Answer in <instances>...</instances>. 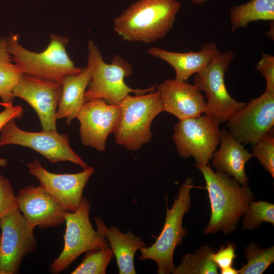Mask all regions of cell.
I'll use <instances>...</instances> for the list:
<instances>
[{
  "instance_id": "1",
  "label": "cell",
  "mask_w": 274,
  "mask_h": 274,
  "mask_svg": "<svg viewBox=\"0 0 274 274\" xmlns=\"http://www.w3.org/2000/svg\"><path fill=\"white\" fill-rule=\"evenodd\" d=\"M206 183L211 206V217L203 230L205 234L221 231L227 235L234 231L254 195L249 186L239 184L226 173L214 172L207 165L195 164Z\"/></svg>"
},
{
  "instance_id": "2",
  "label": "cell",
  "mask_w": 274,
  "mask_h": 274,
  "mask_svg": "<svg viewBox=\"0 0 274 274\" xmlns=\"http://www.w3.org/2000/svg\"><path fill=\"white\" fill-rule=\"evenodd\" d=\"M181 8L178 0H139L115 18L114 29L124 41L152 43L172 29Z\"/></svg>"
},
{
  "instance_id": "3",
  "label": "cell",
  "mask_w": 274,
  "mask_h": 274,
  "mask_svg": "<svg viewBox=\"0 0 274 274\" xmlns=\"http://www.w3.org/2000/svg\"><path fill=\"white\" fill-rule=\"evenodd\" d=\"M50 38L46 49L37 53L21 45L19 34L11 33L7 37L8 51L22 74L61 83L66 77L80 73L84 68L76 66L67 53L68 39L54 34Z\"/></svg>"
},
{
  "instance_id": "4",
  "label": "cell",
  "mask_w": 274,
  "mask_h": 274,
  "mask_svg": "<svg viewBox=\"0 0 274 274\" xmlns=\"http://www.w3.org/2000/svg\"><path fill=\"white\" fill-rule=\"evenodd\" d=\"M87 62L92 68L89 87L84 95L85 101L94 98L104 99L109 104L119 105L129 93L143 94L154 91L156 86L146 89H132L124 78L132 75L131 64L119 55H115L111 63L103 59L101 52L92 40L88 42Z\"/></svg>"
},
{
  "instance_id": "5",
  "label": "cell",
  "mask_w": 274,
  "mask_h": 274,
  "mask_svg": "<svg viewBox=\"0 0 274 274\" xmlns=\"http://www.w3.org/2000/svg\"><path fill=\"white\" fill-rule=\"evenodd\" d=\"M193 181L190 177L185 179L172 208L167 207L162 230L155 243L140 250L141 256L139 260L154 261L157 265L158 274H173L175 268L173 261L175 250L188 233V230L183 227L182 222L184 215L191 208L190 192L193 187Z\"/></svg>"
},
{
  "instance_id": "6",
  "label": "cell",
  "mask_w": 274,
  "mask_h": 274,
  "mask_svg": "<svg viewBox=\"0 0 274 274\" xmlns=\"http://www.w3.org/2000/svg\"><path fill=\"white\" fill-rule=\"evenodd\" d=\"M154 91L135 96L128 94L120 102V117L113 132L118 145L137 150L150 141L151 123L163 112L160 95Z\"/></svg>"
},
{
  "instance_id": "7",
  "label": "cell",
  "mask_w": 274,
  "mask_h": 274,
  "mask_svg": "<svg viewBox=\"0 0 274 274\" xmlns=\"http://www.w3.org/2000/svg\"><path fill=\"white\" fill-rule=\"evenodd\" d=\"M90 208L88 199L83 197L74 212H66L64 247L61 253L51 264V273L56 274L63 271L84 253L109 247L107 239L98 230H95L91 224Z\"/></svg>"
},
{
  "instance_id": "8",
  "label": "cell",
  "mask_w": 274,
  "mask_h": 274,
  "mask_svg": "<svg viewBox=\"0 0 274 274\" xmlns=\"http://www.w3.org/2000/svg\"><path fill=\"white\" fill-rule=\"evenodd\" d=\"M234 57L232 51L221 52L194 77V85L206 95L205 114L214 118L219 123L227 121L246 104L233 98L225 86V75Z\"/></svg>"
},
{
  "instance_id": "9",
  "label": "cell",
  "mask_w": 274,
  "mask_h": 274,
  "mask_svg": "<svg viewBox=\"0 0 274 274\" xmlns=\"http://www.w3.org/2000/svg\"><path fill=\"white\" fill-rule=\"evenodd\" d=\"M0 147L16 145L30 148L38 152L51 163L70 161L83 169L89 166L71 148L66 133L57 130L29 132L19 128L15 119L8 122L0 131Z\"/></svg>"
},
{
  "instance_id": "10",
  "label": "cell",
  "mask_w": 274,
  "mask_h": 274,
  "mask_svg": "<svg viewBox=\"0 0 274 274\" xmlns=\"http://www.w3.org/2000/svg\"><path fill=\"white\" fill-rule=\"evenodd\" d=\"M219 124L207 114L180 120L173 135L180 156L184 158L192 156L196 164L207 165L220 142Z\"/></svg>"
},
{
  "instance_id": "11",
  "label": "cell",
  "mask_w": 274,
  "mask_h": 274,
  "mask_svg": "<svg viewBox=\"0 0 274 274\" xmlns=\"http://www.w3.org/2000/svg\"><path fill=\"white\" fill-rule=\"evenodd\" d=\"M35 228L18 208L0 218V274L19 273L23 258L36 249Z\"/></svg>"
},
{
  "instance_id": "12",
  "label": "cell",
  "mask_w": 274,
  "mask_h": 274,
  "mask_svg": "<svg viewBox=\"0 0 274 274\" xmlns=\"http://www.w3.org/2000/svg\"><path fill=\"white\" fill-rule=\"evenodd\" d=\"M229 132L241 143L252 146L273 130L274 93L265 91L227 121Z\"/></svg>"
},
{
  "instance_id": "13",
  "label": "cell",
  "mask_w": 274,
  "mask_h": 274,
  "mask_svg": "<svg viewBox=\"0 0 274 274\" xmlns=\"http://www.w3.org/2000/svg\"><path fill=\"white\" fill-rule=\"evenodd\" d=\"M120 114L119 105L108 104L101 98L85 102L76 118L80 124V135L83 145L105 151L107 139L114 132Z\"/></svg>"
},
{
  "instance_id": "14",
  "label": "cell",
  "mask_w": 274,
  "mask_h": 274,
  "mask_svg": "<svg viewBox=\"0 0 274 274\" xmlns=\"http://www.w3.org/2000/svg\"><path fill=\"white\" fill-rule=\"evenodd\" d=\"M61 83L22 74L13 90L34 109L44 130L56 129V112L61 94Z\"/></svg>"
},
{
  "instance_id": "15",
  "label": "cell",
  "mask_w": 274,
  "mask_h": 274,
  "mask_svg": "<svg viewBox=\"0 0 274 274\" xmlns=\"http://www.w3.org/2000/svg\"><path fill=\"white\" fill-rule=\"evenodd\" d=\"M29 173L68 211L74 212L80 204L84 189L94 172L89 166L75 174H58L49 172L36 159L27 163Z\"/></svg>"
},
{
  "instance_id": "16",
  "label": "cell",
  "mask_w": 274,
  "mask_h": 274,
  "mask_svg": "<svg viewBox=\"0 0 274 274\" xmlns=\"http://www.w3.org/2000/svg\"><path fill=\"white\" fill-rule=\"evenodd\" d=\"M16 196L18 209L35 227H56L65 223L68 211L41 185H27Z\"/></svg>"
},
{
  "instance_id": "17",
  "label": "cell",
  "mask_w": 274,
  "mask_h": 274,
  "mask_svg": "<svg viewBox=\"0 0 274 274\" xmlns=\"http://www.w3.org/2000/svg\"><path fill=\"white\" fill-rule=\"evenodd\" d=\"M163 112L170 113L179 120L197 117L206 112L204 97L195 85L186 81L166 80L157 86Z\"/></svg>"
},
{
  "instance_id": "18",
  "label": "cell",
  "mask_w": 274,
  "mask_h": 274,
  "mask_svg": "<svg viewBox=\"0 0 274 274\" xmlns=\"http://www.w3.org/2000/svg\"><path fill=\"white\" fill-rule=\"evenodd\" d=\"M221 51L214 42L204 44L197 51L177 52L158 47L149 48L148 53L161 59L174 69L175 79L186 81L189 77L204 68Z\"/></svg>"
},
{
  "instance_id": "19",
  "label": "cell",
  "mask_w": 274,
  "mask_h": 274,
  "mask_svg": "<svg viewBox=\"0 0 274 274\" xmlns=\"http://www.w3.org/2000/svg\"><path fill=\"white\" fill-rule=\"evenodd\" d=\"M219 149L215 151L212 165L217 171L233 177L243 186H248L249 178L245 172L246 163L253 157L242 145L229 132L221 130Z\"/></svg>"
},
{
  "instance_id": "20",
  "label": "cell",
  "mask_w": 274,
  "mask_h": 274,
  "mask_svg": "<svg viewBox=\"0 0 274 274\" xmlns=\"http://www.w3.org/2000/svg\"><path fill=\"white\" fill-rule=\"evenodd\" d=\"M94 221L98 230L109 242L119 268V274L136 273L134 257L138 250L147 247L146 243L140 236L129 230L122 233L115 226L109 228L101 219L94 217Z\"/></svg>"
},
{
  "instance_id": "21",
  "label": "cell",
  "mask_w": 274,
  "mask_h": 274,
  "mask_svg": "<svg viewBox=\"0 0 274 274\" xmlns=\"http://www.w3.org/2000/svg\"><path fill=\"white\" fill-rule=\"evenodd\" d=\"M92 68L87 62L79 74L66 77L61 82V94L56 112V119L65 118L70 124L76 118L85 103L84 95L91 81Z\"/></svg>"
},
{
  "instance_id": "22",
  "label": "cell",
  "mask_w": 274,
  "mask_h": 274,
  "mask_svg": "<svg viewBox=\"0 0 274 274\" xmlns=\"http://www.w3.org/2000/svg\"><path fill=\"white\" fill-rule=\"evenodd\" d=\"M231 29L246 28L252 22L274 20V0H251L233 6L229 13Z\"/></svg>"
},
{
  "instance_id": "23",
  "label": "cell",
  "mask_w": 274,
  "mask_h": 274,
  "mask_svg": "<svg viewBox=\"0 0 274 274\" xmlns=\"http://www.w3.org/2000/svg\"><path fill=\"white\" fill-rule=\"evenodd\" d=\"M8 51L7 38H0V98L3 103H13L14 87L19 82L22 73L12 62Z\"/></svg>"
},
{
  "instance_id": "24",
  "label": "cell",
  "mask_w": 274,
  "mask_h": 274,
  "mask_svg": "<svg viewBox=\"0 0 274 274\" xmlns=\"http://www.w3.org/2000/svg\"><path fill=\"white\" fill-rule=\"evenodd\" d=\"M213 249L208 245L183 255L173 274H217L218 266L212 258Z\"/></svg>"
},
{
  "instance_id": "25",
  "label": "cell",
  "mask_w": 274,
  "mask_h": 274,
  "mask_svg": "<svg viewBox=\"0 0 274 274\" xmlns=\"http://www.w3.org/2000/svg\"><path fill=\"white\" fill-rule=\"evenodd\" d=\"M247 262L243 264L238 274H262L274 262V247L262 248L250 243L245 249Z\"/></svg>"
},
{
  "instance_id": "26",
  "label": "cell",
  "mask_w": 274,
  "mask_h": 274,
  "mask_svg": "<svg viewBox=\"0 0 274 274\" xmlns=\"http://www.w3.org/2000/svg\"><path fill=\"white\" fill-rule=\"evenodd\" d=\"M86 253L72 274H106L107 266L115 257L110 246Z\"/></svg>"
},
{
  "instance_id": "27",
  "label": "cell",
  "mask_w": 274,
  "mask_h": 274,
  "mask_svg": "<svg viewBox=\"0 0 274 274\" xmlns=\"http://www.w3.org/2000/svg\"><path fill=\"white\" fill-rule=\"evenodd\" d=\"M242 230H254L262 222L274 224V204L264 200L252 201L243 216Z\"/></svg>"
},
{
  "instance_id": "28",
  "label": "cell",
  "mask_w": 274,
  "mask_h": 274,
  "mask_svg": "<svg viewBox=\"0 0 274 274\" xmlns=\"http://www.w3.org/2000/svg\"><path fill=\"white\" fill-rule=\"evenodd\" d=\"M252 155L274 178V136L273 130L253 145Z\"/></svg>"
},
{
  "instance_id": "29",
  "label": "cell",
  "mask_w": 274,
  "mask_h": 274,
  "mask_svg": "<svg viewBox=\"0 0 274 274\" xmlns=\"http://www.w3.org/2000/svg\"><path fill=\"white\" fill-rule=\"evenodd\" d=\"M18 208L16 196L9 180L0 174V218Z\"/></svg>"
},
{
  "instance_id": "30",
  "label": "cell",
  "mask_w": 274,
  "mask_h": 274,
  "mask_svg": "<svg viewBox=\"0 0 274 274\" xmlns=\"http://www.w3.org/2000/svg\"><path fill=\"white\" fill-rule=\"evenodd\" d=\"M235 249V245L229 242L226 246L221 247L218 251L212 253V260L220 271L233 267V261L237 256Z\"/></svg>"
},
{
  "instance_id": "31",
  "label": "cell",
  "mask_w": 274,
  "mask_h": 274,
  "mask_svg": "<svg viewBox=\"0 0 274 274\" xmlns=\"http://www.w3.org/2000/svg\"><path fill=\"white\" fill-rule=\"evenodd\" d=\"M255 68L264 77L266 82V91L274 93V56L262 53V57L258 61Z\"/></svg>"
},
{
  "instance_id": "32",
  "label": "cell",
  "mask_w": 274,
  "mask_h": 274,
  "mask_svg": "<svg viewBox=\"0 0 274 274\" xmlns=\"http://www.w3.org/2000/svg\"><path fill=\"white\" fill-rule=\"evenodd\" d=\"M4 110L0 112V131L5 125L12 119L20 118L22 117L23 110L21 106H14L13 103L0 102ZM7 160L0 158V166L7 165Z\"/></svg>"
},
{
  "instance_id": "33",
  "label": "cell",
  "mask_w": 274,
  "mask_h": 274,
  "mask_svg": "<svg viewBox=\"0 0 274 274\" xmlns=\"http://www.w3.org/2000/svg\"><path fill=\"white\" fill-rule=\"evenodd\" d=\"M221 274H238V270L233 267L220 271Z\"/></svg>"
},
{
  "instance_id": "34",
  "label": "cell",
  "mask_w": 274,
  "mask_h": 274,
  "mask_svg": "<svg viewBox=\"0 0 274 274\" xmlns=\"http://www.w3.org/2000/svg\"><path fill=\"white\" fill-rule=\"evenodd\" d=\"M272 31L273 32V24H272V25H271L270 26V28L269 29V30L267 31V32L266 33L267 36L270 38H271V39L273 40V38H272V36L273 37V34L272 33Z\"/></svg>"
},
{
  "instance_id": "35",
  "label": "cell",
  "mask_w": 274,
  "mask_h": 274,
  "mask_svg": "<svg viewBox=\"0 0 274 274\" xmlns=\"http://www.w3.org/2000/svg\"><path fill=\"white\" fill-rule=\"evenodd\" d=\"M209 0H192V3L194 5H200Z\"/></svg>"
}]
</instances>
